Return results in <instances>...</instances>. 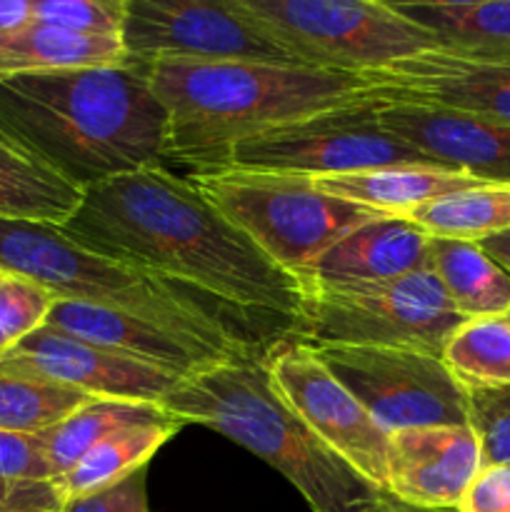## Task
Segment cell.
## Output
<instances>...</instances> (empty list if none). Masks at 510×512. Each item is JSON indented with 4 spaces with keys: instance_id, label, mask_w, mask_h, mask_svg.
I'll use <instances>...</instances> for the list:
<instances>
[{
    "instance_id": "obj_1",
    "label": "cell",
    "mask_w": 510,
    "mask_h": 512,
    "mask_svg": "<svg viewBox=\"0 0 510 512\" xmlns=\"http://www.w3.org/2000/svg\"><path fill=\"white\" fill-rule=\"evenodd\" d=\"M60 230L198 300L253 345L298 338L300 280L235 228L193 180L163 163L88 190Z\"/></svg>"
},
{
    "instance_id": "obj_2",
    "label": "cell",
    "mask_w": 510,
    "mask_h": 512,
    "mask_svg": "<svg viewBox=\"0 0 510 512\" xmlns=\"http://www.w3.org/2000/svg\"><path fill=\"white\" fill-rule=\"evenodd\" d=\"M0 135L78 190L163 163L165 108L148 65L0 75Z\"/></svg>"
},
{
    "instance_id": "obj_3",
    "label": "cell",
    "mask_w": 510,
    "mask_h": 512,
    "mask_svg": "<svg viewBox=\"0 0 510 512\" xmlns=\"http://www.w3.org/2000/svg\"><path fill=\"white\" fill-rule=\"evenodd\" d=\"M165 108L163 160L220 170L240 140L360 98L353 73L273 63H150Z\"/></svg>"
},
{
    "instance_id": "obj_4",
    "label": "cell",
    "mask_w": 510,
    "mask_h": 512,
    "mask_svg": "<svg viewBox=\"0 0 510 512\" xmlns=\"http://www.w3.org/2000/svg\"><path fill=\"white\" fill-rule=\"evenodd\" d=\"M168 418L205 425L278 470L313 512H363L385 498L338 458L275 388L268 353H240L190 373L160 403Z\"/></svg>"
},
{
    "instance_id": "obj_5",
    "label": "cell",
    "mask_w": 510,
    "mask_h": 512,
    "mask_svg": "<svg viewBox=\"0 0 510 512\" xmlns=\"http://www.w3.org/2000/svg\"><path fill=\"white\" fill-rule=\"evenodd\" d=\"M0 273L30 280L55 300L120 310L228 355L258 353V345L198 300L143 270L93 253L55 225L0 220Z\"/></svg>"
},
{
    "instance_id": "obj_6",
    "label": "cell",
    "mask_w": 510,
    "mask_h": 512,
    "mask_svg": "<svg viewBox=\"0 0 510 512\" xmlns=\"http://www.w3.org/2000/svg\"><path fill=\"white\" fill-rule=\"evenodd\" d=\"M190 180L235 228L298 280L340 238L370 220L390 218V213L330 198L303 175L223 168L193 173Z\"/></svg>"
},
{
    "instance_id": "obj_7",
    "label": "cell",
    "mask_w": 510,
    "mask_h": 512,
    "mask_svg": "<svg viewBox=\"0 0 510 512\" xmlns=\"http://www.w3.org/2000/svg\"><path fill=\"white\" fill-rule=\"evenodd\" d=\"M303 290L298 340L310 345L410 348L443 358L465 323L430 270L380 283H303Z\"/></svg>"
},
{
    "instance_id": "obj_8",
    "label": "cell",
    "mask_w": 510,
    "mask_h": 512,
    "mask_svg": "<svg viewBox=\"0 0 510 512\" xmlns=\"http://www.w3.org/2000/svg\"><path fill=\"white\" fill-rule=\"evenodd\" d=\"M310 68L365 73L438 50L433 35L383 0H233Z\"/></svg>"
},
{
    "instance_id": "obj_9",
    "label": "cell",
    "mask_w": 510,
    "mask_h": 512,
    "mask_svg": "<svg viewBox=\"0 0 510 512\" xmlns=\"http://www.w3.org/2000/svg\"><path fill=\"white\" fill-rule=\"evenodd\" d=\"M393 165L440 168L428 155L383 130L375 100L355 98L240 140L228 150L223 168L330 178Z\"/></svg>"
},
{
    "instance_id": "obj_10",
    "label": "cell",
    "mask_w": 510,
    "mask_h": 512,
    "mask_svg": "<svg viewBox=\"0 0 510 512\" xmlns=\"http://www.w3.org/2000/svg\"><path fill=\"white\" fill-rule=\"evenodd\" d=\"M313 350L388 435L468 425V388L440 355L368 345H313Z\"/></svg>"
},
{
    "instance_id": "obj_11",
    "label": "cell",
    "mask_w": 510,
    "mask_h": 512,
    "mask_svg": "<svg viewBox=\"0 0 510 512\" xmlns=\"http://www.w3.org/2000/svg\"><path fill=\"white\" fill-rule=\"evenodd\" d=\"M123 48L133 63L305 65L233 0H128ZM310 68V65H308Z\"/></svg>"
},
{
    "instance_id": "obj_12",
    "label": "cell",
    "mask_w": 510,
    "mask_h": 512,
    "mask_svg": "<svg viewBox=\"0 0 510 512\" xmlns=\"http://www.w3.org/2000/svg\"><path fill=\"white\" fill-rule=\"evenodd\" d=\"M268 368L275 388L305 425L343 463L385 495L390 435L325 368L313 345L298 338L283 340L268 350Z\"/></svg>"
},
{
    "instance_id": "obj_13",
    "label": "cell",
    "mask_w": 510,
    "mask_h": 512,
    "mask_svg": "<svg viewBox=\"0 0 510 512\" xmlns=\"http://www.w3.org/2000/svg\"><path fill=\"white\" fill-rule=\"evenodd\" d=\"M360 98L383 105H420L478 115L510 125V60H480L443 50L410 55L358 73Z\"/></svg>"
},
{
    "instance_id": "obj_14",
    "label": "cell",
    "mask_w": 510,
    "mask_h": 512,
    "mask_svg": "<svg viewBox=\"0 0 510 512\" xmlns=\"http://www.w3.org/2000/svg\"><path fill=\"white\" fill-rule=\"evenodd\" d=\"M0 368L18 370L63 388L78 390L88 398L138 400V403L160 405L180 375L165 373L153 365L120 358L103 348L83 343L78 338L43 325L33 335L15 345L0 358Z\"/></svg>"
},
{
    "instance_id": "obj_15",
    "label": "cell",
    "mask_w": 510,
    "mask_h": 512,
    "mask_svg": "<svg viewBox=\"0 0 510 512\" xmlns=\"http://www.w3.org/2000/svg\"><path fill=\"white\" fill-rule=\"evenodd\" d=\"M480 470V443L470 425L398 430L388 440L385 495L415 510H458Z\"/></svg>"
},
{
    "instance_id": "obj_16",
    "label": "cell",
    "mask_w": 510,
    "mask_h": 512,
    "mask_svg": "<svg viewBox=\"0 0 510 512\" xmlns=\"http://www.w3.org/2000/svg\"><path fill=\"white\" fill-rule=\"evenodd\" d=\"M383 130L445 170L488 185H510V125L478 115L420 105L378 103Z\"/></svg>"
},
{
    "instance_id": "obj_17",
    "label": "cell",
    "mask_w": 510,
    "mask_h": 512,
    "mask_svg": "<svg viewBox=\"0 0 510 512\" xmlns=\"http://www.w3.org/2000/svg\"><path fill=\"white\" fill-rule=\"evenodd\" d=\"M45 325L70 335V338L120 355V358L153 365V368L180 375V378L198 373L225 358H233V355L188 338V335H178L173 330L148 323V320L135 318V315L98 308V305L55 300Z\"/></svg>"
},
{
    "instance_id": "obj_18",
    "label": "cell",
    "mask_w": 510,
    "mask_h": 512,
    "mask_svg": "<svg viewBox=\"0 0 510 512\" xmlns=\"http://www.w3.org/2000/svg\"><path fill=\"white\" fill-rule=\"evenodd\" d=\"M430 235L403 215L370 220L325 250L303 283H380L428 270Z\"/></svg>"
},
{
    "instance_id": "obj_19",
    "label": "cell",
    "mask_w": 510,
    "mask_h": 512,
    "mask_svg": "<svg viewBox=\"0 0 510 512\" xmlns=\"http://www.w3.org/2000/svg\"><path fill=\"white\" fill-rule=\"evenodd\" d=\"M390 5L433 35L443 53L510 60V0H390Z\"/></svg>"
},
{
    "instance_id": "obj_20",
    "label": "cell",
    "mask_w": 510,
    "mask_h": 512,
    "mask_svg": "<svg viewBox=\"0 0 510 512\" xmlns=\"http://www.w3.org/2000/svg\"><path fill=\"white\" fill-rule=\"evenodd\" d=\"M313 185L330 198L363 205L390 215H405L408 210L455 193V190L488 185L465 173L428 165H393V168L363 170V173L313 178Z\"/></svg>"
},
{
    "instance_id": "obj_21",
    "label": "cell",
    "mask_w": 510,
    "mask_h": 512,
    "mask_svg": "<svg viewBox=\"0 0 510 512\" xmlns=\"http://www.w3.org/2000/svg\"><path fill=\"white\" fill-rule=\"evenodd\" d=\"M428 270L438 278L455 313L465 320L508 318L510 273H505L478 243L430 238Z\"/></svg>"
},
{
    "instance_id": "obj_22",
    "label": "cell",
    "mask_w": 510,
    "mask_h": 512,
    "mask_svg": "<svg viewBox=\"0 0 510 512\" xmlns=\"http://www.w3.org/2000/svg\"><path fill=\"white\" fill-rule=\"evenodd\" d=\"M83 198V190L0 135V220L60 228L78 213Z\"/></svg>"
},
{
    "instance_id": "obj_23",
    "label": "cell",
    "mask_w": 510,
    "mask_h": 512,
    "mask_svg": "<svg viewBox=\"0 0 510 512\" xmlns=\"http://www.w3.org/2000/svg\"><path fill=\"white\" fill-rule=\"evenodd\" d=\"M123 40L80 35L30 20L20 30L0 35V75L40 73V70L103 68L125 65Z\"/></svg>"
},
{
    "instance_id": "obj_24",
    "label": "cell",
    "mask_w": 510,
    "mask_h": 512,
    "mask_svg": "<svg viewBox=\"0 0 510 512\" xmlns=\"http://www.w3.org/2000/svg\"><path fill=\"white\" fill-rule=\"evenodd\" d=\"M180 430V423L165 420V423L138 425V428L120 430L110 435L103 443L83 455L63 478L53 480L58 485L63 503L85 498V495L100 493L113 488L120 480L130 478L138 470L148 468L153 455Z\"/></svg>"
},
{
    "instance_id": "obj_25",
    "label": "cell",
    "mask_w": 510,
    "mask_h": 512,
    "mask_svg": "<svg viewBox=\"0 0 510 512\" xmlns=\"http://www.w3.org/2000/svg\"><path fill=\"white\" fill-rule=\"evenodd\" d=\"M173 420L155 403H138V400H108L93 398L75 410L73 415L58 423L55 428L40 433V440L48 453V463L53 468V478H63L88 450L103 443L120 430L138 428Z\"/></svg>"
},
{
    "instance_id": "obj_26",
    "label": "cell",
    "mask_w": 510,
    "mask_h": 512,
    "mask_svg": "<svg viewBox=\"0 0 510 512\" xmlns=\"http://www.w3.org/2000/svg\"><path fill=\"white\" fill-rule=\"evenodd\" d=\"M405 220L430 238L478 240L510 230V185H475L408 210Z\"/></svg>"
},
{
    "instance_id": "obj_27",
    "label": "cell",
    "mask_w": 510,
    "mask_h": 512,
    "mask_svg": "<svg viewBox=\"0 0 510 512\" xmlns=\"http://www.w3.org/2000/svg\"><path fill=\"white\" fill-rule=\"evenodd\" d=\"M443 363L465 388L510 385V320H465L445 343Z\"/></svg>"
},
{
    "instance_id": "obj_28",
    "label": "cell",
    "mask_w": 510,
    "mask_h": 512,
    "mask_svg": "<svg viewBox=\"0 0 510 512\" xmlns=\"http://www.w3.org/2000/svg\"><path fill=\"white\" fill-rule=\"evenodd\" d=\"M88 395L18 370L0 368V430L40 435L83 408Z\"/></svg>"
},
{
    "instance_id": "obj_29",
    "label": "cell",
    "mask_w": 510,
    "mask_h": 512,
    "mask_svg": "<svg viewBox=\"0 0 510 512\" xmlns=\"http://www.w3.org/2000/svg\"><path fill=\"white\" fill-rule=\"evenodd\" d=\"M55 298L18 275L0 278V358L48 323Z\"/></svg>"
},
{
    "instance_id": "obj_30",
    "label": "cell",
    "mask_w": 510,
    "mask_h": 512,
    "mask_svg": "<svg viewBox=\"0 0 510 512\" xmlns=\"http://www.w3.org/2000/svg\"><path fill=\"white\" fill-rule=\"evenodd\" d=\"M128 0H33V20L98 38H120Z\"/></svg>"
},
{
    "instance_id": "obj_31",
    "label": "cell",
    "mask_w": 510,
    "mask_h": 512,
    "mask_svg": "<svg viewBox=\"0 0 510 512\" xmlns=\"http://www.w3.org/2000/svg\"><path fill=\"white\" fill-rule=\"evenodd\" d=\"M468 425L480 443L483 468H510V385L468 388Z\"/></svg>"
},
{
    "instance_id": "obj_32",
    "label": "cell",
    "mask_w": 510,
    "mask_h": 512,
    "mask_svg": "<svg viewBox=\"0 0 510 512\" xmlns=\"http://www.w3.org/2000/svg\"><path fill=\"white\" fill-rule=\"evenodd\" d=\"M0 480L53 483V468L40 435L0 430Z\"/></svg>"
},
{
    "instance_id": "obj_33",
    "label": "cell",
    "mask_w": 510,
    "mask_h": 512,
    "mask_svg": "<svg viewBox=\"0 0 510 512\" xmlns=\"http://www.w3.org/2000/svg\"><path fill=\"white\" fill-rule=\"evenodd\" d=\"M60 512H150L148 488H145V470H138L130 478L120 480L113 488L85 498L70 500Z\"/></svg>"
},
{
    "instance_id": "obj_34",
    "label": "cell",
    "mask_w": 510,
    "mask_h": 512,
    "mask_svg": "<svg viewBox=\"0 0 510 512\" xmlns=\"http://www.w3.org/2000/svg\"><path fill=\"white\" fill-rule=\"evenodd\" d=\"M63 505L55 483L0 480V512H60Z\"/></svg>"
},
{
    "instance_id": "obj_35",
    "label": "cell",
    "mask_w": 510,
    "mask_h": 512,
    "mask_svg": "<svg viewBox=\"0 0 510 512\" xmlns=\"http://www.w3.org/2000/svg\"><path fill=\"white\" fill-rule=\"evenodd\" d=\"M458 512H510V468H483L465 498L460 500Z\"/></svg>"
},
{
    "instance_id": "obj_36",
    "label": "cell",
    "mask_w": 510,
    "mask_h": 512,
    "mask_svg": "<svg viewBox=\"0 0 510 512\" xmlns=\"http://www.w3.org/2000/svg\"><path fill=\"white\" fill-rule=\"evenodd\" d=\"M33 20V0H0V35L20 30Z\"/></svg>"
},
{
    "instance_id": "obj_37",
    "label": "cell",
    "mask_w": 510,
    "mask_h": 512,
    "mask_svg": "<svg viewBox=\"0 0 510 512\" xmlns=\"http://www.w3.org/2000/svg\"><path fill=\"white\" fill-rule=\"evenodd\" d=\"M478 245L505 270V273H510V230L478 240Z\"/></svg>"
},
{
    "instance_id": "obj_38",
    "label": "cell",
    "mask_w": 510,
    "mask_h": 512,
    "mask_svg": "<svg viewBox=\"0 0 510 512\" xmlns=\"http://www.w3.org/2000/svg\"><path fill=\"white\" fill-rule=\"evenodd\" d=\"M363 512H425V510H415V508H408V505L403 503H395L393 498H383L380 503H375L373 508L363 510Z\"/></svg>"
},
{
    "instance_id": "obj_39",
    "label": "cell",
    "mask_w": 510,
    "mask_h": 512,
    "mask_svg": "<svg viewBox=\"0 0 510 512\" xmlns=\"http://www.w3.org/2000/svg\"><path fill=\"white\" fill-rule=\"evenodd\" d=\"M0 278H3V273H0Z\"/></svg>"
},
{
    "instance_id": "obj_40",
    "label": "cell",
    "mask_w": 510,
    "mask_h": 512,
    "mask_svg": "<svg viewBox=\"0 0 510 512\" xmlns=\"http://www.w3.org/2000/svg\"><path fill=\"white\" fill-rule=\"evenodd\" d=\"M508 320H510V313H508Z\"/></svg>"
}]
</instances>
